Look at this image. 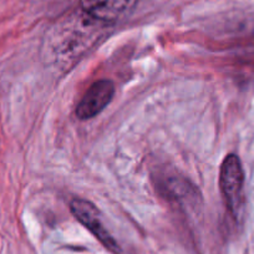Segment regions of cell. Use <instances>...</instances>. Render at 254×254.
Returning <instances> with one entry per match:
<instances>
[{
	"mask_svg": "<svg viewBox=\"0 0 254 254\" xmlns=\"http://www.w3.org/2000/svg\"><path fill=\"white\" fill-rule=\"evenodd\" d=\"M219 186L227 208L234 218H238L244 208V173L238 156L228 155L224 158L219 175Z\"/></svg>",
	"mask_w": 254,
	"mask_h": 254,
	"instance_id": "cell-1",
	"label": "cell"
},
{
	"mask_svg": "<svg viewBox=\"0 0 254 254\" xmlns=\"http://www.w3.org/2000/svg\"><path fill=\"white\" fill-rule=\"evenodd\" d=\"M70 209H71L72 214L75 218L86 227L95 237L100 241V243L112 252L114 254H122L121 248L115 241L114 237L110 234L105 227L104 222H102L101 216H100L99 211L96 207L91 203V202L86 201V199L75 198L72 199L70 203Z\"/></svg>",
	"mask_w": 254,
	"mask_h": 254,
	"instance_id": "cell-2",
	"label": "cell"
},
{
	"mask_svg": "<svg viewBox=\"0 0 254 254\" xmlns=\"http://www.w3.org/2000/svg\"><path fill=\"white\" fill-rule=\"evenodd\" d=\"M90 18L101 23H115L126 18L136 5V0H80Z\"/></svg>",
	"mask_w": 254,
	"mask_h": 254,
	"instance_id": "cell-3",
	"label": "cell"
},
{
	"mask_svg": "<svg viewBox=\"0 0 254 254\" xmlns=\"http://www.w3.org/2000/svg\"><path fill=\"white\" fill-rule=\"evenodd\" d=\"M115 94V85L110 80H100L91 85L76 107V116L80 120H89L99 115L111 102Z\"/></svg>",
	"mask_w": 254,
	"mask_h": 254,
	"instance_id": "cell-4",
	"label": "cell"
}]
</instances>
